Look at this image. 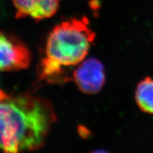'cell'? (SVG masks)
<instances>
[{"label":"cell","mask_w":153,"mask_h":153,"mask_svg":"<svg viewBox=\"0 0 153 153\" xmlns=\"http://www.w3.org/2000/svg\"><path fill=\"white\" fill-rule=\"evenodd\" d=\"M72 77L82 92L94 94L102 89L106 81L104 66L94 57L88 58L78 65Z\"/></svg>","instance_id":"277c9868"},{"label":"cell","mask_w":153,"mask_h":153,"mask_svg":"<svg viewBox=\"0 0 153 153\" xmlns=\"http://www.w3.org/2000/svg\"><path fill=\"white\" fill-rule=\"evenodd\" d=\"M56 120L47 99L0 90V151L22 153L39 149Z\"/></svg>","instance_id":"6da1fadb"},{"label":"cell","mask_w":153,"mask_h":153,"mask_svg":"<svg viewBox=\"0 0 153 153\" xmlns=\"http://www.w3.org/2000/svg\"><path fill=\"white\" fill-rule=\"evenodd\" d=\"M31 61L29 50L20 40L0 30V71L27 68Z\"/></svg>","instance_id":"3957f363"},{"label":"cell","mask_w":153,"mask_h":153,"mask_svg":"<svg viewBox=\"0 0 153 153\" xmlns=\"http://www.w3.org/2000/svg\"><path fill=\"white\" fill-rule=\"evenodd\" d=\"M135 102L143 112L153 114V79L146 76L137 84L135 91Z\"/></svg>","instance_id":"8992f818"},{"label":"cell","mask_w":153,"mask_h":153,"mask_svg":"<svg viewBox=\"0 0 153 153\" xmlns=\"http://www.w3.org/2000/svg\"><path fill=\"white\" fill-rule=\"evenodd\" d=\"M61 0H11L17 19L29 17L36 21L52 17L60 7Z\"/></svg>","instance_id":"5b68a950"},{"label":"cell","mask_w":153,"mask_h":153,"mask_svg":"<svg viewBox=\"0 0 153 153\" xmlns=\"http://www.w3.org/2000/svg\"><path fill=\"white\" fill-rule=\"evenodd\" d=\"M95 36L87 17L70 18L56 25L48 36L44 56L38 65L39 79L50 84L72 79L68 69L85 60Z\"/></svg>","instance_id":"7a4b0ae2"},{"label":"cell","mask_w":153,"mask_h":153,"mask_svg":"<svg viewBox=\"0 0 153 153\" xmlns=\"http://www.w3.org/2000/svg\"><path fill=\"white\" fill-rule=\"evenodd\" d=\"M89 153H109L105 150H94L92 151V152H89Z\"/></svg>","instance_id":"52a82bcc"}]
</instances>
